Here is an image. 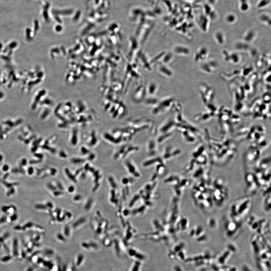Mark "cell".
I'll list each match as a JSON object with an SVG mask.
<instances>
[{
  "instance_id": "20",
  "label": "cell",
  "mask_w": 271,
  "mask_h": 271,
  "mask_svg": "<svg viewBox=\"0 0 271 271\" xmlns=\"http://www.w3.org/2000/svg\"><path fill=\"white\" fill-rule=\"evenodd\" d=\"M237 20V17L236 15L232 13H229L226 15L225 17V20L227 23L229 24L234 23Z\"/></svg>"
},
{
  "instance_id": "16",
  "label": "cell",
  "mask_w": 271,
  "mask_h": 271,
  "mask_svg": "<svg viewBox=\"0 0 271 271\" xmlns=\"http://www.w3.org/2000/svg\"><path fill=\"white\" fill-rule=\"evenodd\" d=\"M158 70L159 73L165 77H172L173 75L172 70L165 65H160Z\"/></svg>"
},
{
  "instance_id": "2",
  "label": "cell",
  "mask_w": 271,
  "mask_h": 271,
  "mask_svg": "<svg viewBox=\"0 0 271 271\" xmlns=\"http://www.w3.org/2000/svg\"><path fill=\"white\" fill-rule=\"evenodd\" d=\"M133 128L138 132L142 131H152L155 133L154 122L147 117H142L130 119L129 121V126Z\"/></svg>"
},
{
  "instance_id": "17",
  "label": "cell",
  "mask_w": 271,
  "mask_h": 271,
  "mask_svg": "<svg viewBox=\"0 0 271 271\" xmlns=\"http://www.w3.org/2000/svg\"><path fill=\"white\" fill-rule=\"evenodd\" d=\"M256 34L254 31L251 30L247 31L243 37V40L245 42L249 43L254 41L256 38Z\"/></svg>"
},
{
  "instance_id": "24",
  "label": "cell",
  "mask_w": 271,
  "mask_h": 271,
  "mask_svg": "<svg viewBox=\"0 0 271 271\" xmlns=\"http://www.w3.org/2000/svg\"><path fill=\"white\" fill-rule=\"evenodd\" d=\"M270 194H269V196L266 198V200L265 201V209L266 210L269 211V209L270 211Z\"/></svg>"
},
{
  "instance_id": "5",
  "label": "cell",
  "mask_w": 271,
  "mask_h": 271,
  "mask_svg": "<svg viewBox=\"0 0 271 271\" xmlns=\"http://www.w3.org/2000/svg\"><path fill=\"white\" fill-rule=\"evenodd\" d=\"M241 225L234 221L230 217V218L227 219L224 226L227 236L231 237L236 235L239 232Z\"/></svg>"
},
{
  "instance_id": "25",
  "label": "cell",
  "mask_w": 271,
  "mask_h": 271,
  "mask_svg": "<svg viewBox=\"0 0 271 271\" xmlns=\"http://www.w3.org/2000/svg\"><path fill=\"white\" fill-rule=\"evenodd\" d=\"M208 225L211 228L215 227L216 225V220L214 218H210L208 221Z\"/></svg>"
},
{
  "instance_id": "23",
  "label": "cell",
  "mask_w": 271,
  "mask_h": 271,
  "mask_svg": "<svg viewBox=\"0 0 271 271\" xmlns=\"http://www.w3.org/2000/svg\"><path fill=\"white\" fill-rule=\"evenodd\" d=\"M270 0H260L257 4L259 8H263L266 6L270 3Z\"/></svg>"
},
{
  "instance_id": "1",
  "label": "cell",
  "mask_w": 271,
  "mask_h": 271,
  "mask_svg": "<svg viewBox=\"0 0 271 271\" xmlns=\"http://www.w3.org/2000/svg\"><path fill=\"white\" fill-rule=\"evenodd\" d=\"M251 206V199L245 196L238 199L231 207L230 216L233 219L242 220L249 212Z\"/></svg>"
},
{
  "instance_id": "22",
  "label": "cell",
  "mask_w": 271,
  "mask_h": 271,
  "mask_svg": "<svg viewBox=\"0 0 271 271\" xmlns=\"http://www.w3.org/2000/svg\"><path fill=\"white\" fill-rule=\"evenodd\" d=\"M260 22L267 25H270V16L267 14H263L259 17Z\"/></svg>"
},
{
  "instance_id": "12",
  "label": "cell",
  "mask_w": 271,
  "mask_h": 271,
  "mask_svg": "<svg viewBox=\"0 0 271 271\" xmlns=\"http://www.w3.org/2000/svg\"><path fill=\"white\" fill-rule=\"evenodd\" d=\"M173 52L175 54L180 56H188L190 53V50L187 46L178 45L174 47Z\"/></svg>"
},
{
  "instance_id": "13",
  "label": "cell",
  "mask_w": 271,
  "mask_h": 271,
  "mask_svg": "<svg viewBox=\"0 0 271 271\" xmlns=\"http://www.w3.org/2000/svg\"><path fill=\"white\" fill-rule=\"evenodd\" d=\"M224 189H217L214 190L213 193V198L215 202H223L226 196V191Z\"/></svg>"
},
{
  "instance_id": "21",
  "label": "cell",
  "mask_w": 271,
  "mask_h": 271,
  "mask_svg": "<svg viewBox=\"0 0 271 271\" xmlns=\"http://www.w3.org/2000/svg\"><path fill=\"white\" fill-rule=\"evenodd\" d=\"M157 86L154 83H150L147 87V93L150 96H153L157 92Z\"/></svg>"
},
{
  "instance_id": "15",
  "label": "cell",
  "mask_w": 271,
  "mask_h": 271,
  "mask_svg": "<svg viewBox=\"0 0 271 271\" xmlns=\"http://www.w3.org/2000/svg\"><path fill=\"white\" fill-rule=\"evenodd\" d=\"M214 39L219 45H223L225 43L226 38L224 34L221 31H217L214 35Z\"/></svg>"
},
{
  "instance_id": "9",
  "label": "cell",
  "mask_w": 271,
  "mask_h": 271,
  "mask_svg": "<svg viewBox=\"0 0 271 271\" xmlns=\"http://www.w3.org/2000/svg\"><path fill=\"white\" fill-rule=\"evenodd\" d=\"M217 63L215 60H211L203 63L201 66V69L205 73L211 74L217 68Z\"/></svg>"
},
{
  "instance_id": "6",
  "label": "cell",
  "mask_w": 271,
  "mask_h": 271,
  "mask_svg": "<svg viewBox=\"0 0 271 271\" xmlns=\"http://www.w3.org/2000/svg\"><path fill=\"white\" fill-rule=\"evenodd\" d=\"M139 147L137 145L132 144L125 145L122 147L116 153L115 157L116 158L120 157L122 158H124L130 155L132 153L139 151Z\"/></svg>"
},
{
  "instance_id": "10",
  "label": "cell",
  "mask_w": 271,
  "mask_h": 271,
  "mask_svg": "<svg viewBox=\"0 0 271 271\" xmlns=\"http://www.w3.org/2000/svg\"><path fill=\"white\" fill-rule=\"evenodd\" d=\"M209 55V50L207 47H202L198 50L195 54V61L197 62H201L205 60Z\"/></svg>"
},
{
  "instance_id": "8",
  "label": "cell",
  "mask_w": 271,
  "mask_h": 271,
  "mask_svg": "<svg viewBox=\"0 0 271 271\" xmlns=\"http://www.w3.org/2000/svg\"><path fill=\"white\" fill-rule=\"evenodd\" d=\"M158 145L156 139H151L148 141L147 144L146 152L148 157L156 156L158 152Z\"/></svg>"
},
{
  "instance_id": "7",
  "label": "cell",
  "mask_w": 271,
  "mask_h": 271,
  "mask_svg": "<svg viewBox=\"0 0 271 271\" xmlns=\"http://www.w3.org/2000/svg\"><path fill=\"white\" fill-rule=\"evenodd\" d=\"M181 153V150L180 149L168 146L164 149L161 157L165 162L178 157Z\"/></svg>"
},
{
  "instance_id": "11",
  "label": "cell",
  "mask_w": 271,
  "mask_h": 271,
  "mask_svg": "<svg viewBox=\"0 0 271 271\" xmlns=\"http://www.w3.org/2000/svg\"><path fill=\"white\" fill-rule=\"evenodd\" d=\"M165 162L162 159L161 157L159 156H154V157H149L148 159L144 161L142 163L143 166L144 167H147L153 166V165H156L159 164L164 163Z\"/></svg>"
},
{
  "instance_id": "18",
  "label": "cell",
  "mask_w": 271,
  "mask_h": 271,
  "mask_svg": "<svg viewBox=\"0 0 271 271\" xmlns=\"http://www.w3.org/2000/svg\"><path fill=\"white\" fill-rule=\"evenodd\" d=\"M150 96V98H146L144 100V103L146 105L152 108H154L158 103L159 100L157 98Z\"/></svg>"
},
{
  "instance_id": "4",
  "label": "cell",
  "mask_w": 271,
  "mask_h": 271,
  "mask_svg": "<svg viewBox=\"0 0 271 271\" xmlns=\"http://www.w3.org/2000/svg\"><path fill=\"white\" fill-rule=\"evenodd\" d=\"M177 130L176 123L174 119L169 118L162 123L157 131L159 136L169 139Z\"/></svg>"
},
{
  "instance_id": "19",
  "label": "cell",
  "mask_w": 271,
  "mask_h": 271,
  "mask_svg": "<svg viewBox=\"0 0 271 271\" xmlns=\"http://www.w3.org/2000/svg\"><path fill=\"white\" fill-rule=\"evenodd\" d=\"M239 10L242 12H246L249 10L250 4L248 0H239Z\"/></svg>"
},
{
  "instance_id": "3",
  "label": "cell",
  "mask_w": 271,
  "mask_h": 271,
  "mask_svg": "<svg viewBox=\"0 0 271 271\" xmlns=\"http://www.w3.org/2000/svg\"><path fill=\"white\" fill-rule=\"evenodd\" d=\"M175 102V100L170 97L165 98L162 100H159L157 105L152 108L151 114L153 115L159 116L163 115L169 111H172Z\"/></svg>"
},
{
  "instance_id": "14",
  "label": "cell",
  "mask_w": 271,
  "mask_h": 271,
  "mask_svg": "<svg viewBox=\"0 0 271 271\" xmlns=\"http://www.w3.org/2000/svg\"><path fill=\"white\" fill-rule=\"evenodd\" d=\"M125 165L129 173L135 177L139 176V172L136 165L132 160H127L125 162Z\"/></svg>"
}]
</instances>
